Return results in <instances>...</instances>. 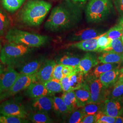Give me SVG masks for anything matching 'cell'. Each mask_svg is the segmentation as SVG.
<instances>
[{
	"mask_svg": "<svg viewBox=\"0 0 123 123\" xmlns=\"http://www.w3.org/2000/svg\"><path fill=\"white\" fill-rule=\"evenodd\" d=\"M81 16L79 7L70 2L65 1L53 8L44 27L51 31L66 30L77 24Z\"/></svg>",
	"mask_w": 123,
	"mask_h": 123,
	"instance_id": "1",
	"label": "cell"
},
{
	"mask_svg": "<svg viewBox=\"0 0 123 123\" xmlns=\"http://www.w3.org/2000/svg\"><path fill=\"white\" fill-rule=\"evenodd\" d=\"M51 7L50 3L43 0H28L19 12V20L27 26H39Z\"/></svg>",
	"mask_w": 123,
	"mask_h": 123,
	"instance_id": "2",
	"label": "cell"
},
{
	"mask_svg": "<svg viewBox=\"0 0 123 123\" xmlns=\"http://www.w3.org/2000/svg\"><path fill=\"white\" fill-rule=\"evenodd\" d=\"M32 48L22 44L8 43L5 44L0 52V61L13 68L21 66L27 61Z\"/></svg>",
	"mask_w": 123,
	"mask_h": 123,
	"instance_id": "3",
	"label": "cell"
},
{
	"mask_svg": "<svg viewBox=\"0 0 123 123\" xmlns=\"http://www.w3.org/2000/svg\"><path fill=\"white\" fill-rule=\"evenodd\" d=\"M8 43L22 44L31 48H38L45 44L49 37L23 31L15 27L11 28L5 35Z\"/></svg>",
	"mask_w": 123,
	"mask_h": 123,
	"instance_id": "4",
	"label": "cell"
},
{
	"mask_svg": "<svg viewBox=\"0 0 123 123\" xmlns=\"http://www.w3.org/2000/svg\"><path fill=\"white\" fill-rule=\"evenodd\" d=\"M111 0H90L85 10V16L89 23H98L106 19L113 11Z\"/></svg>",
	"mask_w": 123,
	"mask_h": 123,
	"instance_id": "5",
	"label": "cell"
},
{
	"mask_svg": "<svg viewBox=\"0 0 123 123\" xmlns=\"http://www.w3.org/2000/svg\"><path fill=\"white\" fill-rule=\"evenodd\" d=\"M36 82H37V79L36 74L29 75L20 74L12 86L7 91L1 93L0 101L25 90L31 84Z\"/></svg>",
	"mask_w": 123,
	"mask_h": 123,
	"instance_id": "6",
	"label": "cell"
},
{
	"mask_svg": "<svg viewBox=\"0 0 123 123\" xmlns=\"http://www.w3.org/2000/svg\"><path fill=\"white\" fill-rule=\"evenodd\" d=\"M87 81L90 92V103H104L109 94L108 88L102 84L99 79L87 78Z\"/></svg>",
	"mask_w": 123,
	"mask_h": 123,
	"instance_id": "7",
	"label": "cell"
},
{
	"mask_svg": "<svg viewBox=\"0 0 123 123\" xmlns=\"http://www.w3.org/2000/svg\"><path fill=\"white\" fill-rule=\"evenodd\" d=\"M28 112L24 106L12 100L0 104V114L27 119Z\"/></svg>",
	"mask_w": 123,
	"mask_h": 123,
	"instance_id": "8",
	"label": "cell"
},
{
	"mask_svg": "<svg viewBox=\"0 0 123 123\" xmlns=\"http://www.w3.org/2000/svg\"><path fill=\"white\" fill-rule=\"evenodd\" d=\"M20 74L12 67H7L3 69L0 73V92L2 93L8 90Z\"/></svg>",
	"mask_w": 123,
	"mask_h": 123,
	"instance_id": "9",
	"label": "cell"
},
{
	"mask_svg": "<svg viewBox=\"0 0 123 123\" xmlns=\"http://www.w3.org/2000/svg\"><path fill=\"white\" fill-rule=\"evenodd\" d=\"M101 111L112 117L121 116L123 114V99L122 97L107 98L103 103Z\"/></svg>",
	"mask_w": 123,
	"mask_h": 123,
	"instance_id": "10",
	"label": "cell"
},
{
	"mask_svg": "<svg viewBox=\"0 0 123 123\" xmlns=\"http://www.w3.org/2000/svg\"><path fill=\"white\" fill-rule=\"evenodd\" d=\"M53 97L44 96L33 98L30 105L33 111L49 113L53 110Z\"/></svg>",
	"mask_w": 123,
	"mask_h": 123,
	"instance_id": "11",
	"label": "cell"
},
{
	"mask_svg": "<svg viewBox=\"0 0 123 123\" xmlns=\"http://www.w3.org/2000/svg\"><path fill=\"white\" fill-rule=\"evenodd\" d=\"M56 64V63L53 60L49 59L44 61L36 74L37 82L44 83L52 79L53 69Z\"/></svg>",
	"mask_w": 123,
	"mask_h": 123,
	"instance_id": "12",
	"label": "cell"
},
{
	"mask_svg": "<svg viewBox=\"0 0 123 123\" xmlns=\"http://www.w3.org/2000/svg\"><path fill=\"white\" fill-rule=\"evenodd\" d=\"M99 63L98 59L95 56L91 53H87L80 60L76 69L85 74L88 73L93 67L97 66Z\"/></svg>",
	"mask_w": 123,
	"mask_h": 123,
	"instance_id": "13",
	"label": "cell"
},
{
	"mask_svg": "<svg viewBox=\"0 0 123 123\" xmlns=\"http://www.w3.org/2000/svg\"><path fill=\"white\" fill-rule=\"evenodd\" d=\"M25 90V95L31 98L51 95L44 84L39 82L32 83Z\"/></svg>",
	"mask_w": 123,
	"mask_h": 123,
	"instance_id": "14",
	"label": "cell"
},
{
	"mask_svg": "<svg viewBox=\"0 0 123 123\" xmlns=\"http://www.w3.org/2000/svg\"><path fill=\"white\" fill-rule=\"evenodd\" d=\"M43 62L44 59L43 58L26 62L18 67V72L22 74H36Z\"/></svg>",
	"mask_w": 123,
	"mask_h": 123,
	"instance_id": "15",
	"label": "cell"
},
{
	"mask_svg": "<svg viewBox=\"0 0 123 123\" xmlns=\"http://www.w3.org/2000/svg\"><path fill=\"white\" fill-rule=\"evenodd\" d=\"M79 108L90 103L91 98L89 88L86 82L81 87L74 91Z\"/></svg>",
	"mask_w": 123,
	"mask_h": 123,
	"instance_id": "16",
	"label": "cell"
},
{
	"mask_svg": "<svg viewBox=\"0 0 123 123\" xmlns=\"http://www.w3.org/2000/svg\"><path fill=\"white\" fill-rule=\"evenodd\" d=\"M120 73L119 68H117L100 75L99 79L106 88H110L116 83Z\"/></svg>",
	"mask_w": 123,
	"mask_h": 123,
	"instance_id": "17",
	"label": "cell"
},
{
	"mask_svg": "<svg viewBox=\"0 0 123 123\" xmlns=\"http://www.w3.org/2000/svg\"><path fill=\"white\" fill-rule=\"evenodd\" d=\"M101 35V33L97 29L87 28L74 33L71 37L72 41H83L95 38Z\"/></svg>",
	"mask_w": 123,
	"mask_h": 123,
	"instance_id": "18",
	"label": "cell"
},
{
	"mask_svg": "<svg viewBox=\"0 0 123 123\" xmlns=\"http://www.w3.org/2000/svg\"><path fill=\"white\" fill-rule=\"evenodd\" d=\"M120 65V63H103L95 67L93 70L90 72L89 77L87 78L99 79L100 75L109 71L112 70L117 68H119Z\"/></svg>",
	"mask_w": 123,
	"mask_h": 123,
	"instance_id": "19",
	"label": "cell"
},
{
	"mask_svg": "<svg viewBox=\"0 0 123 123\" xmlns=\"http://www.w3.org/2000/svg\"><path fill=\"white\" fill-rule=\"evenodd\" d=\"M97 37L90 39L81 41L71 44V46L85 52H98Z\"/></svg>",
	"mask_w": 123,
	"mask_h": 123,
	"instance_id": "20",
	"label": "cell"
},
{
	"mask_svg": "<svg viewBox=\"0 0 123 123\" xmlns=\"http://www.w3.org/2000/svg\"><path fill=\"white\" fill-rule=\"evenodd\" d=\"M100 63H120L122 60V54L112 52H105L98 57Z\"/></svg>",
	"mask_w": 123,
	"mask_h": 123,
	"instance_id": "21",
	"label": "cell"
},
{
	"mask_svg": "<svg viewBox=\"0 0 123 123\" xmlns=\"http://www.w3.org/2000/svg\"><path fill=\"white\" fill-rule=\"evenodd\" d=\"M53 110L58 116H63L70 113L62 97H53Z\"/></svg>",
	"mask_w": 123,
	"mask_h": 123,
	"instance_id": "22",
	"label": "cell"
},
{
	"mask_svg": "<svg viewBox=\"0 0 123 123\" xmlns=\"http://www.w3.org/2000/svg\"><path fill=\"white\" fill-rule=\"evenodd\" d=\"M61 97L70 113L80 108L74 91L64 92Z\"/></svg>",
	"mask_w": 123,
	"mask_h": 123,
	"instance_id": "23",
	"label": "cell"
},
{
	"mask_svg": "<svg viewBox=\"0 0 123 123\" xmlns=\"http://www.w3.org/2000/svg\"><path fill=\"white\" fill-rule=\"evenodd\" d=\"M27 119L35 123H53V119H51L48 113L41 112L32 111L28 113Z\"/></svg>",
	"mask_w": 123,
	"mask_h": 123,
	"instance_id": "24",
	"label": "cell"
},
{
	"mask_svg": "<svg viewBox=\"0 0 123 123\" xmlns=\"http://www.w3.org/2000/svg\"><path fill=\"white\" fill-rule=\"evenodd\" d=\"M68 77L71 91H74L81 87L86 83L84 79V74L77 71Z\"/></svg>",
	"mask_w": 123,
	"mask_h": 123,
	"instance_id": "25",
	"label": "cell"
},
{
	"mask_svg": "<svg viewBox=\"0 0 123 123\" xmlns=\"http://www.w3.org/2000/svg\"><path fill=\"white\" fill-rule=\"evenodd\" d=\"M26 0H1L3 7L10 13L20 9Z\"/></svg>",
	"mask_w": 123,
	"mask_h": 123,
	"instance_id": "26",
	"label": "cell"
},
{
	"mask_svg": "<svg viewBox=\"0 0 123 123\" xmlns=\"http://www.w3.org/2000/svg\"><path fill=\"white\" fill-rule=\"evenodd\" d=\"M10 20L7 14L0 8V37L6 35L9 30Z\"/></svg>",
	"mask_w": 123,
	"mask_h": 123,
	"instance_id": "27",
	"label": "cell"
},
{
	"mask_svg": "<svg viewBox=\"0 0 123 123\" xmlns=\"http://www.w3.org/2000/svg\"><path fill=\"white\" fill-rule=\"evenodd\" d=\"M43 84L51 95L62 91L60 80L52 78Z\"/></svg>",
	"mask_w": 123,
	"mask_h": 123,
	"instance_id": "28",
	"label": "cell"
},
{
	"mask_svg": "<svg viewBox=\"0 0 123 123\" xmlns=\"http://www.w3.org/2000/svg\"><path fill=\"white\" fill-rule=\"evenodd\" d=\"M103 103H89L82 107V110L84 116L87 115H94L102 110Z\"/></svg>",
	"mask_w": 123,
	"mask_h": 123,
	"instance_id": "29",
	"label": "cell"
},
{
	"mask_svg": "<svg viewBox=\"0 0 123 123\" xmlns=\"http://www.w3.org/2000/svg\"><path fill=\"white\" fill-rule=\"evenodd\" d=\"M112 40L108 37L106 33L101 34L97 37L98 52H101L110 47Z\"/></svg>",
	"mask_w": 123,
	"mask_h": 123,
	"instance_id": "30",
	"label": "cell"
},
{
	"mask_svg": "<svg viewBox=\"0 0 123 123\" xmlns=\"http://www.w3.org/2000/svg\"><path fill=\"white\" fill-rule=\"evenodd\" d=\"M112 52L122 54L123 53V43L121 38H118L112 40L110 47L103 51Z\"/></svg>",
	"mask_w": 123,
	"mask_h": 123,
	"instance_id": "31",
	"label": "cell"
},
{
	"mask_svg": "<svg viewBox=\"0 0 123 123\" xmlns=\"http://www.w3.org/2000/svg\"><path fill=\"white\" fill-rule=\"evenodd\" d=\"M106 33L108 37L112 40L121 38L123 34V28L118 24L117 25L111 28Z\"/></svg>",
	"mask_w": 123,
	"mask_h": 123,
	"instance_id": "32",
	"label": "cell"
},
{
	"mask_svg": "<svg viewBox=\"0 0 123 123\" xmlns=\"http://www.w3.org/2000/svg\"><path fill=\"white\" fill-rule=\"evenodd\" d=\"M80 61V59L79 57L65 55L60 58L59 63H61L63 65L73 67L76 68L78 66L79 64Z\"/></svg>",
	"mask_w": 123,
	"mask_h": 123,
	"instance_id": "33",
	"label": "cell"
},
{
	"mask_svg": "<svg viewBox=\"0 0 123 123\" xmlns=\"http://www.w3.org/2000/svg\"><path fill=\"white\" fill-rule=\"evenodd\" d=\"M28 122L29 120L26 118L0 114V123H26Z\"/></svg>",
	"mask_w": 123,
	"mask_h": 123,
	"instance_id": "34",
	"label": "cell"
},
{
	"mask_svg": "<svg viewBox=\"0 0 123 123\" xmlns=\"http://www.w3.org/2000/svg\"><path fill=\"white\" fill-rule=\"evenodd\" d=\"M123 96V83H115L111 92H109L107 98H117Z\"/></svg>",
	"mask_w": 123,
	"mask_h": 123,
	"instance_id": "35",
	"label": "cell"
},
{
	"mask_svg": "<svg viewBox=\"0 0 123 123\" xmlns=\"http://www.w3.org/2000/svg\"><path fill=\"white\" fill-rule=\"evenodd\" d=\"M96 123H114L115 118L111 117L100 111L95 114Z\"/></svg>",
	"mask_w": 123,
	"mask_h": 123,
	"instance_id": "36",
	"label": "cell"
},
{
	"mask_svg": "<svg viewBox=\"0 0 123 123\" xmlns=\"http://www.w3.org/2000/svg\"><path fill=\"white\" fill-rule=\"evenodd\" d=\"M72 113V114L70 116L68 122L70 123H81L84 116L82 110V108H80L74 111Z\"/></svg>",
	"mask_w": 123,
	"mask_h": 123,
	"instance_id": "37",
	"label": "cell"
},
{
	"mask_svg": "<svg viewBox=\"0 0 123 123\" xmlns=\"http://www.w3.org/2000/svg\"><path fill=\"white\" fill-rule=\"evenodd\" d=\"M63 66L64 65L61 63L56 64L53 71V79L61 80V79L64 77L62 74V69Z\"/></svg>",
	"mask_w": 123,
	"mask_h": 123,
	"instance_id": "38",
	"label": "cell"
},
{
	"mask_svg": "<svg viewBox=\"0 0 123 123\" xmlns=\"http://www.w3.org/2000/svg\"><path fill=\"white\" fill-rule=\"evenodd\" d=\"M62 88V91L64 92H67L71 91V87L69 82V77L68 76L63 77L60 80Z\"/></svg>",
	"mask_w": 123,
	"mask_h": 123,
	"instance_id": "39",
	"label": "cell"
},
{
	"mask_svg": "<svg viewBox=\"0 0 123 123\" xmlns=\"http://www.w3.org/2000/svg\"><path fill=\"white\" fill-rule=\"evenodd\" d=\"M76 68L73 67L64 65L62 69V74L64 76H69L76 71Z\"/></svg>",
	"mask_w": 123,
	"mask_h": 123,
	"instance_id": "40",
	"label": "cell"
},
{
	"mask_svg": "<svg viewBox=\"0 0 123 123\" xmlns=\"http://www.w3.org/2000/svg\"><path fill=\"white\" fill-rule=\"evenodd\" d=\"M114 2L118 12L123 16V0H114Z\"/></svg>",
	"mask_w": 123,
	"mask_h": 123,
	"instance_id": "41",
	"label": "cell"
},
{
	"mask_svg": "<svg viewBox=\"0 0 123 123\" xmlns=\"http://www.w3.org/2000/svg\"><path fill=\"white\" fill-rule=\"evenodd\" d=\"M95 114L94 115H85L81 123H95Z\"/></svg>",
	"mask_w": 123,
	"mask_h": 123,
	"instance_id": "42",
	"label": "cell"
},
{
	"mask_svg": "<svg viewBox=\"0 0 123 123\" xmlns=\"http://www.w3.org/2000/svg\"><path fill=\"white\" fill-rule=\"evenodd\" d=\"M116 83H123V72H120V74L119 75V78Z\"/></svg>",
	"mask_w": 123,
	"mask_h": 123,
	"instance_id": "43",
	"label": "cell"
},
{
	"mask_svg": "<svg viewBox=\"0 0 123 123\" xmlns=\"http://www.w3.org/2000/svg\"><path fill=\"white\" fill-rule=\"evenodd\" d=\"M115 123H123V117L119 116L118 117H115Z\"/></svg>",
	"mask_w": 123,
	"mask_h": 123,
	"instance_id": "44",
	"label": "cell"
},
{
	"mask_svg": "<svg viewBox=\"0 0 123 123\" xmlns=\"http://www.w3.org/2000/svg\"><path fill=\"white\" fill-rule=\"evenodd\" d=\"M118 24L121 26L123 29V16H122L119 19Z\"/></svg>",
	"mask_w": 123,
	"mask_h": 123,
	"instance_id": "45",
	"label": "cell"
},
{
	"mask_svg": "<svg viewBox=\"0 0 123 123\" xmlns=\"http://www.w3.org/2000/svg\"><path fill=\"white\" fill-rule=\"evenodd\" d=\"M74 1V2H79V1H80V2H82V1H85V0H73Z\"/></svg>",
	"mask_w": 123,
	"mask_h": 123,
	"instance_id": "46",
	"label": "cell"
},
{
	"mask_svg": "<svg viewBox=\"0 0 123 123\" xmlns=\"http://www.w3.org/2000/svg\"><path fill=\"white\" fill-rule=\"evenodd\" d=\"M3 69V68H2V66L1 65V63L0 62V73H1V72L2 71Z\"/></svg>",
	"mask_w": 123,
	"mask_h": 123,
	"instance_id": "47",
	"label": "cell"
},
{
	"mask_svg": "<svg viewBox=\"0 0 123 123\" xmlns=\"http://www.w3.org/2000/svg\"><path fill=\"white\" fill-rule=\"evenodd\" d=\"M1 48H1V42H0V52Z\"/></svg>",
	"mask_w": 123,
	"mask_h": 123,
	"instance_id": "48",
	"label": "cell"
},
{
	"mask_svg": "<svg viewBox=\"0 0 123 123\" xmlns=\"http://www.w3.org/2000/svg\"><path fill=\"white\" fill-rule=\"evenodd\" d=\"M122 64L123 65V53H122V62H121Z\"/></svg>",
	"mask_w": 123,
	"mask_h": 123,
	"instance_id": "49",
	"label": "cell"
},
{
	"mask_svg": "<svg viewBox=\"0 0 123 123\" xmlns=\"http://www.w3.org/2000/svg\"><path fill=\"white\" fill-rule=\"evenodd\" d=\"M120 72H123V67L120 69Z\"/></svg>",
	"mask_w": 123,
	"mask_h": 123,
	"instance_id": "50",
	"label": "cell"
},
{
	"mask_svg": "<svg viewBox=\"0 0 123 123\" xmlns=\"http://www.w3.org/2000/svg\"><path fill=\"white\" fill-rule=\"evenodd\" d=\"M121 39L122 40V42H123V34H122V37H121Z\"/></svg>",
	"mask_w": 123,
	"mask_h": 123,
	"instance_id": "51",
	"label": "cell"
},
{
	"mask_svg": "<svg viewBox=\"0 0 123 123\" xmlns=\"http://www.w3.org/2000/svg\"><path fill=\"white\" fill-rule=\"evenodd\" d=\"M1 93L0 92V95H1Z\"/></svg>",
	"mask_w": 123,
	"mask_h": 123,
	"instance_id": "52",
	"label": "cell"
}]
</instances>
